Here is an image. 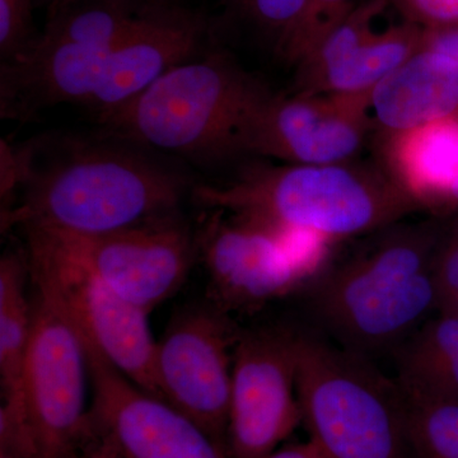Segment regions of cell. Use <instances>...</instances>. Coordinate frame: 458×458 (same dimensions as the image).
<instances>
[{
  "label": "cell",
  "mask_w": 458,
  "mask_h": 458,
  "mask_svg": "<svg viewBox=\"0 0 458 458\" xmlns=\"http://www.w3.org/2000/svg\"><path fill=\"white\" fill-rule=\"evenodd\" d=\"M433 223L386 228L373 245L319 273L311 309L340 346L367 357L396 351L438 311Z\"/></svg>",
  "instance_id": "1"
},
{
  "label": "cell",
  "mask_w": 458,
  "mask_h": 458,
  "mask_svg": "<svg viewBox=\"0 0 458 458\" xmlns=\"http://www.w3.org/2000/svg\"><path fill=\"white\" fill-rule=\"evenodd\" d=\"M210 210L336 241L391 227L423 209L387 171L337 165H254L223 185L194 190Z\"/></svg>",
  "instance_id": "2"
},
{
  "label": "cell",
  "mask_w": 458,
  "mask_h": 458,
  "mask_svg": "<svg viewBox=\"0 0 458 458\" xmlns=\"http://www.w3.org/2000/svg\"><path fill=\"white\" fill-rule=\"evenodd\" d=\"M179 174L144 157L102 146L71 150L36 168L3 225L101 234L177 213Z\"/></svg>",
  "instance_id": "3"
},
{
  "label": "cell",
  "mask_w": 458,
  "mask_h": 458,
  "mask_svg": "<svg viewBox=\"0 0 458 458\" xmlns=\"http://www.w3.org/2000/svg\"><path fill=\"white\" fill-rule=\"evenodd\" d=\"M267 89L225 54L190 59L101 122L135 143L199 159L245 153Z\"/></svg>",
  "instance_id": "4"
},
{
  "label": "cell",
  "mask_w": 458,
  "mask_h": 458,
  "mask_svg": "<svg viewBox=\"0 0 458 458\" xmlns=\"http://www.w3.org/2000/svg\"><path fill=\"white\" fill-rule=\"evenodd\" d=\"M302 421L324 458H406L405 397L364 355L295 331Z\"/></svg>",
  "instance_id": "5"
},
{
  "label": "cell",
  "mask_w": 458,
  "mask_h": 458,
  "mask_svg": "<svg viewBox=\"0 0 458 458\" xmlns=\"http://www.w3.org/2000/svg\"><path fill=\"white\" fill-rule=\"evenodd\" d=\"M35 295L20 394L0 409V456L81 458L93 437L86 349L71 322Z\"/></svg>",
  "instance_id": "6"
},
{
  "label": "cell",
  "mask_w": 458,
  "mask_h": 458,
  "mask_svg": "<svg viewBox=\"0 0 458 458\" xmlns=\"http://www.w3.org/2000/svg\"><path fill=\"white\" fill-rule=\"evenodd\" d=\"M212 213L205 219L199 246L210 300L221 311L259 309L321 273L331 243L327 238L241 214Z\"/></svg>",
  "instance_id": "7"
},
{
  "label": "cell",
  "mask_w": 458,
  "mask_h": 458,
  "mask_svg": "<svg viewBox=\"0 0 458 458\" xmlns=\"http://www.w3.org/2000/svg\"><path fill=\"white\" fill-rule=\"evenodd\" d=\"M25 231L27 242L72 262L148 313L179 291L194 251L188 228L176 214L101 234Z\"/></svg>",
  "instance_id": "8"
},
{
  "label": "cell",
  "mask_w": 458,
  "mask_h": 458,
  "mask_svg": "<svg viewBox=\"0 0 458 458\" xmlns=\"http://www.w3.org/2000/svg\"><path fill=\"white\" fill-rule=\"evenodd\" d=\"M27 245L36 293L71 322L84 344L135 385L159 397L149 313L50 250L33 242Z\"/></svg>",
  "instance_id": "9"
},
{
  "label": "cell",
  "mask_w": 458,
  "mask_h": 458,
  "mask_svg": "<svg viewBox=\"0 0 458 458\" xmlns=\"http://www.w3.org/2000/svg\"><path fill=\"white\" fill-rule=\"evenodd\" d=\"M294 343L295 331L286 328L238 334L232 363L229 457H270L302 421Z\"/></svg>",
  "instance_id": "10"
},
{
  "label": "cell",
  "mask_w": 458,
  "mask_h": 458,
  "mask_svg": "<svg viewBox=\"0 0 458 458\" xmlns=\"http://www.w3.org/2000/svg\"><path fill=\"white\" fill-rule=\"evenodd\" d=\"M237 337L225 312L194 307L172 319L156 348L159 397L225 450L233 363L229 352Z\"/></svg>",
  "instance_id": "11"
},
{
  "label": "cell",
  "mask_w": 458,
  "mask_h": 458,
  "mask_svg": "<svg viewBox=\"0 0 458 458\" xmlns=\"http://www.w3.org/2000/svg\"><path fill=\"white\" fill-rule=\"evenodd\" d=\"M370 92L291 96L267 93L258 107L245 153L292 165L352 162L375 125Z\"/></svg>",
  "instance_id": "12"
},
{
  "label": "cell",
  "mask_w": 458,
  "mask_h": 458,
  "mask_svg": "<svg viewBox=\"0 0 458 458\" xmlns=\"http://www.w3.org/2000/svg\"><path fill=\"white\" fill-rule=\"evenodd\" d=\"M83 345L92 387L93 430L119 458H231L195 421Z\"/></svg>",
  "instance_id": "13"
},
{
  "label": "cell",
  "mask_w": 458,
  "mask_h": 458,
  "mask_svg": "<svg viewBox=\"0 0 458 458\" xmlns=\"http://www.w3.org/2000/svg\"><path fill=\"white\" fill-rule=\"evenodd\" d=\"M204 27L181 12H146L108 51L104 74L89 106L99 120L137 98L174 66L197 56Z\"/></svg>",
  "instance_id": "14"
},
{
  "label": "cell",
  "mask_w": 458,
  "mask_h": 458,
  "mask_svg": "<svg viewBox=\"0 0 458 458\" xmlns=\"http://www.w3.org/2000/svg\"><path fill=\"white\" fill-rule=\"evenodd\" d=\"M370 113L384 135L458 116V64L420 49L370 92Z\"/></svg>",
  "instance_id": "15"
},
{
  "label": "cell",
  "mask_w": 458,
  "mask_h": 458,
  "mask_svg": "<svg viewBox=\"0 0 458 458\" xmlns=\"http://www.w3.org/2000/svg\"><path fill=\"white\" fill-rule=\"evenodd\" d=\"M386 171L421 208L458 210V116L385 135Z\"/></svg>",
  "instance_id": "16"
},
{
  "label": "cell",
  "mask_w": 458,
  "mask_h": 458,
  "mask_svg": "<svg viewBox=\"0 0 458 458\" xmlns=\"http://www.w3.org/2000/svg\"><path fill=\"white\" fill-rule=\"evenodd\" d=\"M394 352L406 400L458 401V316L427 319Z\"/></svg>",
  "instance_id": "17"
},
{
  "label": "cell",
  "mask_w": 458,
  "mask_h": 458,
  "mask_svg": "<svg viewBox=\"0 0 458 458\" xmlns=\"http://www.w3.org/2000/svg\"><path fill=\"white\" fill-rule=\"evenodd\" d=\"M29 261L8 252L0 261V379L3 403L18 399L31 342L33 304L26 295Z\"/></svg>",
  "instance_id": "18"
},
{
  "label": "cell",
  "mask_w": 458,
  "mask_h": 458,
  "mask_svg": "<svg viewBox=\"0 0 458 458\" xmlns=\"http://www.w3.org/2000/svg\"><path fill=\"white\" fill-rule=\"evenodd\" d=\"M423 27L403 21L375 32L342 66L327 75L318 93H369L421 47Z\"/></svg>",
  "instance_id": "19"
},
{
  "label": "cell",
  "mask_w": 458,
  "mask_h": 458,
  "mask_svg": "<svg viewBox=\"0 0 458 458\" xmlns=\"http://www.w3.org/2000/svg\"><path fill=\"white\" fill-rule=\"evenodd\" d=\"M147 11L134 0H83L54 12L40 40L47 44L110 47L140 22Z\"/></svg>",
  "instance_id": "20"
},
{
  "label": "cell",
  "mask_w": 458,
  "mask_h": 458,
  "mask_svg": "<svg viewBox=\"0 0 458 458\" xmlns=\"http://www.w3.org/2000/svg\"><path fill=\"white\" fill-rule=\"evenodd\" d=\"M387 7H390L387 0H364L352 9L297 64V90L294 93L318 95L327 75L342 66L364 42L375 35L373 23Z\"/></svg>",
  "instance_id": "21"
},
{
  "label": "cell",
  "mask_w": 458,
  "mask_h": 458,
  "mask_svg": "<svg viewBox=\"0 0 458 458\" xmlns=\"http://www.w3.org/2000/svg\"><path fill=\"white\" fill-rule=\"evenodd\" d=\"M405 432L419 458H458V401L405 399Z\"/></svg>",
  "instance_id": "22"
},
{
  "label": "cell",
  "mask_w": 458,
  "mask_h": 458,
  "mask_svg": "<svg viewBox=\"0 0 458 458\" xmlns=\"http://www.w3.org/2000/svg\"><path fill=\"white\" fill-rule=\"evenodd\" d=\"M357 5L354 0H309L302 18L280 53L292 64H300Z\"/></svg>",
  "instance_id": "23"
},
{
  "label": "cell",
  "mask_w": 458,
  "mask_h": 458,
  "mask_svg": "<svg viewBox=\"0 0 458 458\" xmlns=\"http://www.w3.org/2000/svg\"><path fill=\"white\" fill-rule=\"evenodd\" d=\"M438 313L458 316V216L441 232L434 255Z\"/></svg>",
  "instance_id": "24"
},
{
  "label": "cell",
  "mask_w": 458,
  "mask_h": 458,
  "mask_svg": "<svg viewBox=\"0 0 458 458\" xmlns=\"http://www.w3.org/2000/svg\"><path fill=\"white\" fill-rule=\"evenodd\" d=\"M309 0H243L241 7L276 38L278 50L294 31Z\"/></svg>",
  "instance_id": "25"
},
{
  "label": "cell",
  "mask_w": 458,
  "mask_h": 458,
  "mask_svg": "<svg viewBox=\"0 0 458 458\" xmlns=\"http://www.w3.org/2000/svg\"><path fill=\"white\" fill-rule=\"evenodd\" d=\"M31 12L32 0H0V51L7 62L31 45Z\"/></svg>",
  "instance_id": "26"
},
{
  "label": "cell",
  "mask_w": 458,
  "mask_h": 458,
  "mask_svg": "<svg viewBox=\"0 0 458 458\" xmlns=\"http://www.w3.org/2000/svg\"><path fill=\"white\" fill-rule=\"evenodd\" d=\"M403 21L424 29L458 27V0H387Z\"/></svg>",
  "instance_id": "27"
},
{
  "label": "cell",
  "mask_w": 458,
  "mask_h": 458,
  "mask_svg": "<svg viewBox=\"0 0 458 458\" xmlns=\"http://www.w3.org/2000/svg\"><path fill=\"white\" fill-rule=\"evenodd\" d=\"M33 165V152L30 148H16L9 146L7 141H2V200L8 203L13 199L14 192L25 189L26 183L31 177Z\"/></svg>",
  "instance_id": "28"
},
{
  "label": "cell",
  "mask_w": 458,
  "mask_h": 458,
  "mask_svg": "<svg viewBox=\"0 0 458 458\" xmlns=\"http://www.w3.org/2000/svg\"><path fill=\"white\" fill-rule=\"evenodd\" d=\"M267 458H324L311 441L282 445Z\"/></svg>",
  "instance_id": "29"
},
{
  "label": "cell",
  "mask_w": 458,
  "mask_h": 458,
  "mask_svg": "<svg viewBox=\"0 0 458 458\" xmlns=\"http://www.w3.org/2000/svg\"><path fill=\"white\" fill-rule=\"evenodd\" d=\"M81 458H119L110 443L93 430V437Z\"/></svg>",
  "instance_id": "30"
},
{
  "label": "cell",
  "mask_w": 458,
  "mask_h": 458,
  "mask_svg": "<svg viewBox=\"0 0 458 458\" xmlns=\"http://www.w3.org/2000/svg\"><path fill=\"white\" fill-rule=\"evenodd\" d=\"M47 2L50 3L54 12H56L59 9L68 7V5L75 4V3L83 2V0H47Z\"/></svg>",
  "instance_id": "31"
},
{
  "label": "cell",
  "mask_w": 458,
  "mask_h": 458,
  "mask_svg": "<svg viewBox=\"0 0 458 458\" xmlns=\"http://www.w3.org/2000/svg\"><path fill=\"white\" fill-rule=\"evenodd\" d=\"M236 2L238 3V4H241V3L243 2V0H236Z\"/></svg>",
  "instance_id": "32"
},
{
  "label": "cell",
  "mask_w": 458,
  "mask_h": 458,
  "mask_svg": "<svg viewBox=\"0 0 458 458\" xmlns=\"http://www.w3.org/2000/svg\"><path fill=\"white\" fill-rule=\"evenodd\" d=\"M0 458H11V457H3V456H0Z\"/></svg>",
  "instance_id": "33"
}]
</instances>
